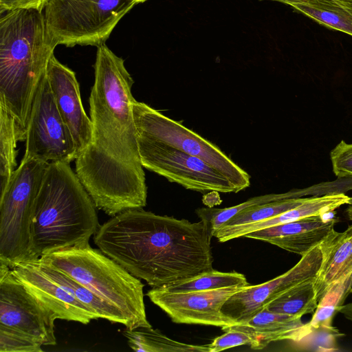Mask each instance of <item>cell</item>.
Returning <instances> with one entry per match:
<instances>
[{
	"mask_svg": "<svg viewBox=\"0 0 352 352\" xmlns=\"http://www.w3.org/2000/svg\"><path fill=\"white\" fill-rule=\"evenodd\" d=\"M89 96L91 139L75 172L96 208L113 217L146 205L147 186L135 124L134 81L124 61L104 43L97 47Z\"/></svg>",
	"mask_w": 352,
	"mask_h": 352,
	"instance_id": "6da1fadb",
	"label": "cell"
},
{
	"mask_svg": "<svg viewBox=\"0 0 352 352\" xmlns=\"http://www.w3.org/2000/svg\"><path fill=\"white\" fill-rule=\"evenodd\" d=\"M211 239L202 221L192 223L142 208L112 217L94 236L104 254L153 287L213 269Z\"/></svg>",
	"mask_w": 352,
	"mask_h": 352,
	"instance_id": "7a4b0ae2",
	"label": "cell"
},
{
	"mask_svg": "<svg viewBox=\"0 0 352 352\" xmlns=\"http://www.w3.org/2000/svg\"><path fill=\"white\" fill-rule=\"evenodd\" d=\"M58 45L43 12L9 11L0 19V107L14 118L19 142L25 141L34 98Z\"/></svg>",
	"mask_w": 352,
	"mask_h": 352,
	"instance_id": "3957f363",
	"label": "cell"
},
{
	"mask_svg": "<svg viewBox=\"0 0 352 352\" xmlns=\"http://www.w3.org/2000/svg\"><path fill=\"white\" fill-rule=\"evenodd\" d=\"M69 164L52 162L46 169L31 217L27 260L89 245L100 226L96 207Z\"/></svg>",
	"mask_w": 352,
	"mask_h": 352,
	"instance_id": "277c9868",
	"label": "cell"
},
{
	"mask_svg": "<svg viewBox=\"0 0 352 352\" xmlns=\"http://www.w3.org/2000/svg\"><path fill=\"white\" fill-rule=\"evenodd\" d=\"M65 273L120 311L128 329L152 327L144 302V285L100 249L90 245L58 250L38 259Z\"/></svg>",
	"mask_w": 352,
	"mask_h": 352,
	"instance_id": "5b68a950",
	"label": "cell"
},
{
	"mask_svg": "<svg viewBox=\"0 0 352 352\" xmlns=\"http://www.w3.org/2000/svg\"><path fill=\"white\" fill-rule=\"evenodd\" d=\"M49 164L23 157L0 193V263L10 269L28 259L31 217Z\"/></svg>",
	"mask_w": 352,
	"mask_h": 352,
	"instance_id": "8992f818",
	"label": "cell"
},
{
	"mask_svg": "<svg viewBox=\"0 0 352 352\" xmlns=\"http://www.w3.org/2000/svg\"><path fill=\"white\" fill-rule=\"evenodd\" d=\"M136 3L137 0H49L43 14L58 44L98 47Z\"/></svg>",
	"mask_w": 352,
	"mask_h": 352,
	"instance_id": "52a82bcc",
	"label": "cell"
},
{
	"mask_svg": "<svg viewBox=\"0 0 352 352\" xmlns=\"http://www.w3.org/2000/svg\"><path fill=\"white\" fill-rule=\"evenodd\" d=\"M137 133L203 160L226 177L238 191L250 185V175L217 145L142 102L134 100Z\"/></svg>",
	"mask_w": 352,
	"mask_h": 352,
	"instance_id": "ba28073f",
	"label": "cell"
},
{
	"mask_svg": "<svg viewBox=\"0 0 352 352\" xmlns=\"http://www.w3.org/2000/svg\"><path fill=\"white\" fill-rule=\"evenodd\" d=\"M143 167L186 189L206 192H238L220 172L198 157L138 134Z\"/></svg>",
	"mask_w": 352,
	"mask_h": 352,
	"instance_id": "9c48e42d",
	"label": "cell"
},
{
	"mask_svg": "<svg viewBox=\"0 0 352 352\" xmlns=\"http://www.w3.org/2000/svg\"><path fill=\"white\" fill-rule=\"evenodd\" d=\"M25 142L24 158L70 163L78 157L73 138L58 110L45 74L33 100Z\"/></svg>",
	"mask_w": 352,
	"mask_h": 352,
	"instance_id": "30bf717a",
	"label": "cell"
},
{
	"mask_svg": "<svg viewBox=\"0 0 352 352\" xmlns=\"http://www.w3.org/2000/svg\"><path fill=\"white\" fill-rule=\"evenodd\" d=\"M56 315L40 302L0 263V327L22 333L43 345H55Z\"/></svg>",
	"mask_w": 352,
	"mask_h": 352,
	"instance_id": "8fae6325",
	"label": "cell"
},
{
	"mask_svg": "<svg viewBox=\"0 0 352 352\" xmlns=\"http://www.w3.org/2000/svg\"><path fill=\"white\" fill-rule=\"evenodd\" d=\"M322 258L320 246L313 248L284 274L259 285L242 287L226 301L222 312L238 324L247 322L284 292L303 282L315 280Z\"/></svg>",
	"mask_w": 352,
	"mask_h": 352,
	"instance_id": "7c38bea8",
	"label": "cell"
},
{
	"mask_svg": "<svg viewBox=\"0 0 352 352\" xmlns=\"http://www.w3.org/2000/svg\"><path fill=\"white\" fill-rule=\"evenodd\" d=\"M241 288L231 287L178 292L153 287L146 296L166 313L173 322L223 328L238 324L226 316L221 309L226 301Z\"/></svg>",
	"mask_w": 352,
	"mask_h": 352,
	"instance_id": "4fadbf2b",
	"label": "cell"
},
{
	"mask_svg": "<svg viewBox=\"0 0 352 352\" xmlns=\"http://www.w3.org/2000/svg\"><path fill=\"white\" fill-rule=\"evenodd\" d=\"M58 110L73 138L78 155L91 139V122L84 109L76 74L53 54L46 73Z\"/></svg>",
	"mask_w": 352,
	"mask_h": 352,
	"instance_id": "5bb4252c",
	"label": "cell"
},
{
	"mask_svg": "<svg viewBox=\"0 0 352 352\" xmlns=\"http://www.w3.org/2000/svg\"><path fill=\"white\" fill-rule=\"evenodd\" d=\"M11 270L28 291L52 311L58 319L86 324L99 318L94 311L47 276L36 261H21Z\"/></svg>",
	"mask_w": 352,
	"mask_h": 352,
	"instance_id": "9a60e30c",
	"label": "cell"
},
{
	"mask_svg": "<svg viewBox=\"0 0 352 352\" xmlns=\"http://www.w3.org/2000/svg\"><path fill=\"white\" fill-rule=\"evenodd\" d=\"M336 223L335 218L312 217L252 232L244 237L263 241L302 256L330 236Z\"/></svg>",
	"mask_w": 352,
	"mask_h": 352,
	"instance_id": "2e32d148",
	"label": "cell"
},
{
	"mask_svg": "<svg viewBox=\"0 0 352 352\" xmlns=\"http://www.w3.org/2000/svg\"><path fill=\"white\" fill-rule=\"evenodd\" d=\"M251 334L252 349H262L270 343L280 340L301 341L314 329L301 318L279 314L264 307L244 323L232 325Z\"/></svg>",
	"mask_w": 352,
	"mask_h": 352,
	"instance_id": "e0dca14e",
	"label": "cell"
},
{
	"mask_svg": "<svg viewBox=\"0 0 352 352\" xmlns=\"http://www.w3.org/2000/svg\"><path fill=\"white\" fill-rule=\"evenodd\" d=\"M319 246L323 258L314 281L318 302L333 286L352 274V226L342 232L335 230Z\"/></svg>",
	"mask_w": 352,
	"mask_h": 352,
	"instance_id": "ac0fdd59",
	"label": "cell"
},
{
	"mask_svg": "<svg viewBox=\"0 0 352 352\" xmlns=\"http://www.w3.org/2000/svg\"><path fill=\"white\" fill-rule=\"evenodd\" d=\"M352 204V197L343 192H332L322 196H314L306 198L300 205L281 213L276 217L263 221L241 226L228 232L216 235L215 237L221 243L230 240L244 237L245 234L285 223L312 217H323L332 212L344 205Z\"/></svg>",
	"mask_w": 352,
	"mask_h": 352,
	"instance_id": "d6986e66",
	"label": "cell"
},
{
	"mask_svg": "<svg viewBox=\"0 0 352 352\" xmlns=\"http://www.w3.org/2000/svg\"><path fill=\"white\" fill-rule=\"evenodd\" d=\"M36 261L41 271L50 278L58 284L70 295L94 311L99 318L120 323L128 328V321L123 314L112 305L97 296L82 284L63 272Z\"/></svg>",
	"mask_w": 352,
	"mask_h": 352,
	"instance_id": "ffe728a7",
	"label": "cell"
},
{
	"mask_svg": "<svg viewBox=\"0 0 352 352\" xmlns=\"http://www.w3.org/2000/svg\"><path fill=\"white\" fill-rule=\"evenodd\" d=\"M289 6L327 28L352 36V0H301Z\"/></svg>",
	"mask_w": 352,
	"mask_h": 352,
	"instance_id": "44dd1931",
	"label": "cell"
},
{
	"mask_svg": "<svg viewBox=\"0 0 352 352\" xmlns=\"http://www.w3.org/2000/svg\"><path fill=\"white\" fill-rule=\"evenodd\" d=\"M123 332L131 349L140 352H209L208 344L195 345L174 340L152 327Z\"/></svg>",
	"mask_w": 352,
	"mask_h": 352,
	"instance_id": "7402d4cb",
	"label": "cell"
},
{
	"mask_svg": "<svg viewBox=\"0 0 352 352\" xmlns=\"http://www.w3.org/2000/svg\"><path fill=\"white\" fill-rule=\"evenodd\" d=\"M302 195L303 192L300 190H291L280 194L272 193L254 197L241 204L228 208H201L195 212L212 238L226 222L248 208L280 199L300 197Z\"/></svg>",
	"mask_w": 352,
	"mask_h": 352,
	"instance_id": "603a6c76",
	"label": "cell"
},
{
	"mask_svg": "<svg viewBox=\"0 0 352 352\" xmlns=\"http://www.w3.org/2000/svg\"><path fill=\"white\" fill-rule=\"evenodd\" d=\"M314 281L315 280H308L296 285L265 307L274 312L299 318L314 312L318 305Z\"/></svg>",
	"mask_w": 352,
	"mask_h": 352,
	"instance_id": "cb8c5ba5",
	"label": "cell"
},
{
	"mask_svg": "<svg viewBox=\"0 0 352 352\" xmlns=\"http://www.w3.org/2000/svg\"><path fill=\"white\" fill-rule=\"evenodd\" d=\"M248 285L245 276L236 272H222L214 269L162 287L170 292H194Z\"/></svg>",
	"mask_w": 352,
	"mask_h": 352,
	"instance_id": "d4e9b609",
	"label": "cell"
},
{
	"mask_svg": "<svg viewBox=\"0 0 352 352\" xmlns=\"http://www.w3.org/2000/svg\"><path fill=\"white\" fill-rule=\"evenodd\" d=\"M306 198H288L273 201L248 208L226 222L214 236L231 231L237 228L254 224L269 219L300 205Z\"/></svg>",
	"mask_w": 352,
	"mask_h": 352,
	"instance_id": "484cf974",
	"label": "cell"
},
{
	"mask_svg": "<svg viewBox=\"0 0 352 352\" xmlns=\"http://www.w3.org/2000/svg\"><path fill=\"white\" fill-rule=\"evenodd\" d=\"M18 142L14 118L0 107V193L6 188L16 170Z\"/></svg>",
	"mask_w": 352,
	"mask_h": 352,
	"instance_id": "4316f807",
	"label": "cell"
},
{
	"mask_svg": "<svg viewBox=\"0 0 352 352\" xmlns=\"http://www.w3.org/2000/svg\"><path fill=\"white\" fill-rule=\"evenodd\" d=\"M42 346L33 338L0 327V352H42Z\"/></svg>",
	"mask_w": 352,
	"mask_h": 352,
	"instance_id": "83f0119b",
	"label": "cell"
},
{
	"mask_svg": "<svg viewBox=\"0 0 352 352\" xmlns=\"http://www.w3.org/2000/svg\"><path fill=\"white\" fill-rule=\"evenodd\" d=\"M225 333L215 338L208 344L209 352H219L241 345L252 344L254 339L249 333L238 329L233 326L221 328Z\"/></svg>",
	"mask_w": 352,
	"mask_h": 352,
	"instance_id": "f1b7e54d",
	"label": "cell"
},
{
	"mask_svg": "<svg viewBox=\"0 0 352 352\" xmlns=\"http://www.w3.org/2000/svg\"><path fill=\"white\" fill-rule=\"evenodd\" d=\"M330 159L335 175L338 178L352 177V144L341 140L331 151Z\"/></svg>",
	"mask_w": 352,
	"mask_h": 352,
	"instance_id": "f546056e",
	"label": "cell"
},
{
	"mask_svg": "<svg viewBox=\"0 0 352 352\" xmlns=\"http://www.w3.org/2000/svg\"><path fill=\"white\" fill-rule=\"evenodd\" d=\"M49 0H0V12L25 9L43 12Z\"/></svg>",
	"mask_w": 352,
	"mask_h": 352,
	"instance_id": "4dcf8cb0",
	"label": "cell"
},
{
	"mask_svg": "<svg viewBox=\"0 0 352 352\" xmlns=\"http://www.w3.org/2000/svg\"><path fill=\"white\" fill-rule=\"evenodd\" d=\"M338 312L342 314L347 320L352 322V302L343 304L338 309Z\"/></svg>",
	"mask_w": 352,
	"mask_h": 352,
	"instance_id": "1f68e13d",
	"label": "cell"
},
{
	"mask_svg": "<svg viewBox=\"0 0 352 352\" xmlns=\"http://www.w3.org/2000/svg\"><path fill=\"white\" fill-rule=\"evenodd\" d=\"M272 1H279L281 3H285L287 5H289L290 3L298 2L301 0H272Z\"/></svg>",
	"mask_w": 352,
	"mask_h": 352,
	"instance_id": "d6a6232c",
	"label": "cell"
},
{
	"mask_svg": "<svg viewBox=\"0 0 352 352\" xmlns=\"http://www.w3.org/2000/svg\"><path fill=\"white\" fill-rule=\"evenodd\" d=\"M346 214L349 219L352 221V204H350L346 209Z\"/></svg>",
	"mask_w": 352,
	"mask_h": 352,
	"instance_id": "836d02e7",
	"label": "cell"
},
{
	"mask_svg": "<svg viewBox=\"0 0 352 352\" xmlns=\"http://www.w3.org/2000/svg\"><path fill=\"white\" fill-rule=\"evenodd\" d=\"M350 293H352V278H351V284H350V291H349Z\"/></svg>",
	"mask_w": 352,
	"mask_h": 352,
	"instance_id": "e575fe53",
	"label": "cell"
},
{
	"mask_svg": "<svg viewBox=\"0 0 352 352\" xmlns=\"http://www.w3.org/2000/svg\"><path fill=\"white\" fill-rule=\"evenodd\" d=\"M138 1V3H142V2H144L146 0H137Z\"/></svg>",
	"mask_w": 352,
	"mask_h": 352,
	"instance_id": "d590c367",
	"label": "cell"
},
{
	"mask_svg": "<svg viewBox=\"0 0 352 352\" xmlns=\"http://www.w3.org/2000/svg\"><path fill=\"white\" fill-rule=\"evenodd\" d=\"M338 1H350L351 0H338Z\"/></svg>",
	"mask_w": 352,
	"mask_h": 352,
	"instance_id": "8d00e7d4",
	"label": "cell"
}]
</instances>
